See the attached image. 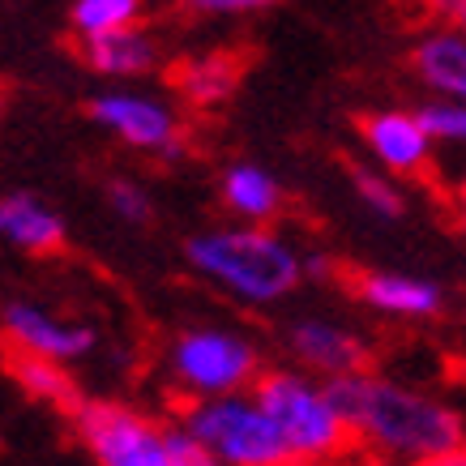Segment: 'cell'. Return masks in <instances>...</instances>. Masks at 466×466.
I'll return each mask as SVG.
<instances>
[{
    "mask_svg": "<svg viewBox=\"0 0 466 466\" xmlns=\"http://www.w3.org/2000/svg\"><path fill=\"white\" fill-rule=\"evenodd\" d=\"M218 198L231 210L236 223H274L283 214V184L274 180V171L257 167V163H231L223 167L218 180Z\"/></svg>",
    "mask_w": 466,
    "mask_h": 466,
    "instance_id": "16",
    "label": "cell"
},
{
    "mask_svg": "<svg viewBox=\"0 0 466 466\" xmlns=\"http://www.w3.org/2000/svg\"><path fill=\"white\" fill-rule=\"evenodd\" d=\"M253 394L299 462H334L355 445V428L329 394V381H312L304 368H269L257 377Z\"/></svg>",
    "mask_w": 466,
    "mask_h": 466,
    "instance_id": "3",
    "label": "cell"
},
{
    "mask_svg": "<svg viewBox=\"0 0 466 466\" xmlns=\"http://www.w3.org/2000/svg\"><path fill=\"white\" fill-rule=\"evenodd\" d=\"M65 218L35 193H5L0 198V244L17 253L47 257L65 248Z\"/></svg>",
    "mask_w": 466,
    "mask_h": 466,
    "instance_id": "13",
    "label": "cell"
},
{
    "mask_svg": "<svg viewBox=\"0 0 466 466\" xmlns=\"http://www.w3.org/2000/svg\"><path fill=\"white\" fill-rule=\"evenodd\" d=\"M184 257L198 279L253 309L287 299L304 279V257L266 223H231L198 231L184 244Z\"/></svg>",
    "mask_w": 466,
    "mask_h": 466,
    "instance_id": "2",
    "label": "cell"
},
{
    "mask_svg": "<svg viewBox=\"0 0 466 466\" xmlns=\"http://www.w3.org/2000/svg\"><path fill=\"white\" fill-rule=\"evenodd\" d=\"M458 206H466V176H462V184H458Z\"/></svg>",
    "mask_w": 466,
    "mask_h": 466,
    "instance_id": "25",
    "label": "cell"
},
{
    "mask_svg": "<svg viewBox=\"0 0 466 466\" xmlns=\"http://www.w3.org/2000/svg\"><path fill=\"white\" fill-rule=\"evenodd\" d=\"M437 5H441V14L466 35V0H437Z\"/></svg>",
    "mask_w": 466,
    "mask_h": 466,
    "instance_id": "24",
    "label": "cell"
},
{
    "mask_svg": "<svg viewBox=\"0 0 466 466\" xmlns=\"http://www.w3.org/2000/svg\"><path fill=\"white\" fill-rule=\"evenodd\" d=\"M424 116L428 133L437 137V142H453V146H466V103L462 99H437L420 107Z\"/></svg>",
    "mask_w": 466,
    "mask_h": 466,
    "instance_id": "20",
    "label": "cell"
},
{
    "mask_svg": "<svg viewBox=\"0 0 466 466\" xmlns=\"http://www.w3.org/2000/svg\"><path fill=\"white\" fill-rule=\"evenodd\" d=\"M176 5L193 17H248L279 5V0H176Z\"/></svg>",
    "mask_w": 466,
    "mask_h": 466,
    "instance_id": "22",
    "label": "cell"
},
{
    "mask_svg": "<svg viewBox=\"0 0 466 466\" xmlns=\"http://www.w3.org/2000/svg\"><path fill=\"white\" fill-rule=\"evenodd\" d=\"M107 206H112L125 223H146L150 218V198L137 180H112L107 184Z\"/></svg>",
    "mask_w": 466,
    "mask_h": 466,
    "instance_id": "21",
    "label": "cell"
},
{
    "mask_svg": "<svg viewBox=\"0 0 466 466\" xmlns=\"http://www.w3.org/2000/svg\"><path fill=\"white\" fill-rule=\"evenodd\" d=\"M257 377H261V355L240 329L193 325L167 347V381L184 402L240 394L253 390Z\"/></svg>",
    "mask_w": 466,
    "mask_h": 466,
    "instance_id": "4",
    "label": "cell"
},
{
    "mask_svg": "<svg viewBox=\"0 0 466 466\" xmlns=\"http://www.w3.org/2000/svg\"><path fill=\"white\" fill-rule=\"evenodd\" d=\"M410 466H466V441H458V445H450V450L424 453V458H415Z\"/></svg>",
    "mask_w": 466,
    "mask_h": 466,
    "instance_id": "23",
    "label": "cell"
},
{
    "mask_svg": "<svg viewBox=\"0 0 466 466\" xmlns=\"http://www.w3.org/2000/svg\"><path fill=\"white\" fill-rule=\"evenodd\" d=\"M329 394L342 407L347 424L355 428V441L372 445L377 453L390 458H424V453L450 450L466 441L462 415L445 407L441 398H428L407 385L381 381L372 372H351V377H334Z\"/></svg>",
    "mask_w": 466,
    "mask_h": 466,
    "instance_id": "1",
    "label": "cell"
},
{
    "mask_svg": "<svg viewBox=\"0 0 466 466\" xmlns=\"http://www.w3.org/2000/svg\"><path fill=\"white\" fill-rule=\"evenodd\" d=\"M351 291L372 312L402 317V321H424V317H437L445 309V296H441L437 283L410 279V274H394V269H355Z\"/></svg>",
    "mask_w": 466,
    "mask_h": 466,
    "instance_id": "11",
    "label": "cell"
},
{
    "mask_svg": "<svg viewBox=\"0 0 466 466\" xmlns=\"http://www.w3.org/2000/svg\"><path fill=\"white\" fill-rule=\"evenodd\" d=\"M0 334L5 342L22 355H43V360H56V364H73L82 355L95 351V329L69 317H52L43 304L30 299H14L0 309Z\"/></svg>",
    "mask_w": 466,
    "mask_h": 466,
    "instance_id": "8",
    "label": "cell"
},
{
    "mask_svg": "<svg viewBox=\"0 0 466 466\" xmlns=\"http://www.w3.org/2000/svg\"><path fill=\"white\" fill-rule=\"evenodd\" d=\"M180 424L223 466H283L291 462L279 428L253 390L184 402Z\"/></svg>",
    "mask_w": 466,
    "mask_h": 466,
    "instance_id": "5",
    "label": "cell"
},
{
    "mask_svg": "<svg viewBox=\"0 0 466 466\" xmlns=\"http://www.w3.org/2000/svg\"><path fill=\"white\" fill-rule=\"evenodd\" d=\"M360 137L372 158L394 176H428L432 167V133L420 112H368L360 120Z\"/></svg>",
    "mask_w": 466,
    "mask_h": 466,
    "instance_id": "10",
    "label": "cell"
},
{
    "mask_svg": "<svg viewBox=\"0 0 466 466\" xmlns=\"http://www.w3.org/2000/svg\"><path fill=\"white\" fill-rule=\"evenodd\" d=\"M142 22V0H73L69 26L77 39L112 35V30L137 26Z\"/></svg>",
    "mask_w": 466,
    "mask_h": 466,
    "instance_id": "18",
    "label": "cell"
},
{
    "mask_svg": "<svg viewBox=\"0 0 466 466\" xmlns=\"http://www.w3.org/2000/svg\"><path fill=\"white\" fill-rule=\"evenodd\" d=\"M90 120L107 128L116 142H125L128 150L155 155L163 163H176L188 150L180 116L171 112L163 99L142 95V90H103V95H95L90 99Z\"/></svg>",
    "mask_w": 466,
    "mask_h": 466,
    "instance_id": "7",
    "label": "cell"
},
{
    "mask_svg": "<svg viewBox=\"0 0 466 466\" xmlns=\"http://www.w3.org/2000/svg\"><path fill=\"white\" fill-rule=\"evenodd\" d=\"M287 351L304 372H317L325 381L334 377H351L372 368V347L360 339L355 329L339 321H321V317H304L287 329Z\"/></svg>",
    "mask_w": 466,
    "mask_h": 466,
    "instance_id": "9",
    "label": "cell"
},
{
    "mask_svg": "<svg viewBox=\"0 0 466 466\" xmlns=\"http://www.w3.org/2000/svg\"><path fill=\"white\" fill-rule=\"evenodd\" d=\"M458 223H462V231H466V206H462V214H458Z\"/></svg>",
    "mask_w": 466,
    "mask_h": 466,
    "instance_id": "27",
    "label": "cell"
},
{
    "mask_svg": "<svg viewBox=\"0 0 466 466\" xmlns=\"http://www.w3.org/2000/svg\"><path fill=\"white\" fill-rule=\"evenodd\" d=\"M9 372H14V381L22 385L30 398H39V402H56V407H73V402H77L69 372H65V364H56V360L14 351Z\"/></svg>",
    "mask_w": 466,
    "mask_h": 466,
    "instance_id": "17",
    "label": "cell"
},
{
    "mask_svg": "<svg viewBox=\"0 0 466 466\" xmlns=\"http://www.w3.org/2000/svg\"><path fill=\"white\" fill-rule=\"evenodd\" d=\"M244 77V56L240 52H227V47H214V52H198V56H184L176 69H171V86L188 107L198 112H214L223 107L236 90H240Z\"/></svg>",
    "mask_w": 466,
    "mask_h": 466,
    "instance_id": "12",
    "label": "cell"
},
{
    "mask_svg": "<svg viewBox=\"0 0 466 466\" xmlns=\"http://www.w3.org/2000/svg\"><path fill=\"white\" fill-rule=\"evenodd\" d=\"M351 184H355V193H360V201H364L372 214H381V218H402L407 201H402V193L394 188L390 176L368 171V167H351Z\"/></svg>",
    "mask_w": 466,
    "mask_h": 466,
    "instance_id": "19",
    "label": "cell"
},
{
    "mask_svg": "<svg viewBox=\"0 0 466 466\" xmlns=\"http://www.w3.org/2000/svg\"><path fill=\"white\" fill-rule=\"evenodd\" d=\"M410 69L437 99L466 103V35L453 22L424 30L410 47Z\"/></svg>",
    "mask_w": 466,
    "mask_h": 466,
    "instance_id": "14",
    "label": "cell"
},
{
    "mask_svg": "<svg viewBox=\"0 0 466 466\" xmlns=\"http://www.w3.org/2000/svg\"><path fill=\"white\" fill-rule=\"evenodd\" d=\"M82 43V60L103 77H146L158 65V43L155 35L137 22V26L112 30V35H95Z\"/></svg>",
    "mask_w": 466,
    "mask_h": 466,
    "instance_id": "15",
    "label": "cell"
},
{
    "mask_svg": "<svg viewBox=\"0 0 466 466\" xmlns=\"http://www.w3.org/2000/svg\"><path fill=\"white\" fill-rule=\"evenodd\" d=\"M283 466H325V462H299V458H291V462H283Z\"/></svg>",
    "mask_w": 466,
    "mask_h": 466,
    "instance_id": "26",
    "label": "cell"
},
{
    "mask_svg": "<svg viewBox=\"0 0 466 466\" xmlns=\"http://www.w3.org/2000/svg\"><path fill=\"white\" fill-rule=\"evenodd\" d=\"M73 428L99 466H180L171 424L125 402H73Z\"/></svg>",
    "mask_w": 466,
    "mask_h": 466,
    "instance_id": "6",
    "label": "cell"
}]
</instances>
